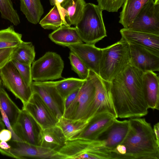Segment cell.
<instances>
[{
  "mask_svg": "<svg viewBox=\"0 0 159 159\" xmlns=\"http://www.w3.org/2000/svg\"><path fill=\"white\" fill-rule=\"evenodd\" d=\"M143 73L129 64L117 77L121 80L136 105L146 116L149 108L143 93Z\"/></svg>",
  "mask_w": 159,
  "mask_h": 159,
  "instance_id": "8",
  "label": "cell"
},
{
  "mask_svg": "<svg viewBox=\"0 0 159 159\" xmlns=\"http://www.w3.org/2000/svg\"><path fill=\"white\" fill-rule=\"evenodd\" d=\"M125 0H97L98 5L102 11L117 12Z\"/></svg>",
  "mask_w": 159,
  "mask_h": 159,
  "instance_id": "34",
  "label": "cell"
},
{
  "mask_svg": "<svg viewBox=\"0 0 159 159\" xmlns=\"http://www.w3.org/2000/svg\"><path fill=\"white\" fill-rule=\"evenodd\" d=\"M67 47L82 60L90 70L99 75L102 48L97 47L94 44L83 43Z\"/></svg>",
  "mask_w": 159,
  "mask_h": 159,
  "instance_id": "16",
  "label": "cell"
},
{
  "mask_svg": "<svg viewBox=\"0 0 159 159\" xmlns=\"http://www.w3.org/2000/svg\"><path fill=\"white\" fill-rule=\"evenodd\" d=\"M32 64V77L35 81L53 80L62 78L64 61L60 56L56 52H47Z\"/></svg>",
  "mask_w": 159,
  "mask_h": 159,
  "instance_id": "5",
  "label": "cell"
},
{
  "mask_svg": "<svg viewBox=\"0 0 159 159\" xmlns=\"http://www.w3.org/2000/svg\"><path fill=\"white\" fill-rule=\"evenodd\" d=\"M20 9L27 20L34 24L39 22L44 13L40 0H20Z\"/></svg>",
  "mask_w": 159,
  "mask_h": 159,
  "instance_id": "25",
  "label": "cell"
},
{
  "mask_svg": "<svg viewBox=\"0 0 159 159\" xmlns=\"http://www.w3.org/2000/svg\"><path fill=\"white\" fill-rule=\"evenodd\" d=\"M6 128V127L3 123L0 120V131L3 129Z\"/></svg>",
  "mask_w": 159,
  "mask_h": 159,
  "instance_id": "42",
  "label": "cell"
},
{
  "mask_svg": "<svg viewBox=\"0 0 159 159\" xmlns=\"http://www.w3.org/2000/svg\"><path fill=\"white\" fill-rule=\"evenodd\" d=\"M128 28L159 35V3L149 0L140 10Z\"/></svg>",
  "mask_w": 159,
  "mask_h": 159,
  "instance_id": "11",
  "label": "cell"
},
{
  "mask_svg": "<svg viewBox=\"0 0 159 159\" xmlns=\"http://www.w3.org/2000/svg\"><path fill=\"white\" fill-rule=\"evenodd\" d=\"M22 36L16 32L13 25L0 30V49L16 47L22 42Z\"/></svg>",
  "mask_w": 159,
  "mask_h": 159,
  "instance_id": "29",
  "label": "cell"
},
{
  "mask_svg": "<svg viewBox=\"0 0 159 159\" xmlns=\"http://www.w3.org/2000/svg\"><path fill=\"white\" fill-rule=\"evenodd\" d=\"M86 3L84 0H64L61 3L65 21L69 26H75L82 15Z\"/></svg>",
  "mask_w": 159,
  "mask_h": 159,
  "instance_id": "22",
  "label": "cell"
},
{
  "mask_svg": "<svg viewBox=\"0 0 159 159\" xmlns=\"http://www.w3.org/2000/svg\"><path fill=\"white\" fill-rule=\"evenodd\" d=\"M102 11L98 5L86 3L82 15L75 26L85 43L95 45L107 36Z\"/></svg>",
  "mask_w": 159,
  "mask_h": 159,
  "instance_id": "3",
  "label": "cell"
},
{
  "mask_svg": "<svg viewBox=\"0 0 159 159\" xmlns=\"http://www.w3.org/2000/svg\"><path fill=\"white\" fill-rule=\"evenodd\" d=\"M0 120L4 124L6 128L11 132L12 135L11 139L16 141H21L14 133L7 117L0 108Z\"/></svg>",
  "mask_w": 159,
  "mask_h": 159,
  "instance_id": "36",
  "label": "cell"
},
{
  "mask_svg": "<svg viewBox=\"0 0 159 159\" xmlns=\"http://www.w3.org/2000/svg\"><path fill=\"white\" fill-rule=\"evenodd\" d=\"M35 54L34 47L32 43L22 41L14 48L11 59L22 64L31 65L34 62Z\"/></svg>",
  "mask_w": 159,
  "mask_h": 159,
  "instance_id": "27",
  "label": "cell"
},
{
  "mask_svg": "<svg viewBox=\"0 0 159 159\" xmlns=\"http://www.w3.org/2000/svg\"><path fill=\"white\" fill-rule=\"evenodd\" d=\"M64 0H49L50 3L52 5L56 4L60 5Z\"/></svg>",
  "mask_w": 159,
  "mask_h": 159,
  "instance_id": "41",
  "label": "cell"
},
{
  "mask_svg": "<svg viewBox=\"0 0 159 159\" xmlns=\"http://www.w3.org/2000/svg\"><path fill=\"white\" fill-rule=\"evenodd\" d=\"M31 87L33 93L39 95L58 120L63 116L64 100L56 89L53 81H34Z\"/></svg>",
  "mask_w": 159,
  "mask_h": 159,
  "instance_id": "12",
  "label": "cell"
},
{
  "mask_svg": "<svg viewBox=\"0 0 159 159\" xmlns=\"http://www.w3.org/2000/svg\"><path fill=\"white\" fill-rule=\"evenodd\" d=\"M23 108L26 111L43 129L55 126L58 120L39 95L33 92Z\"/></svg>",
  "mask_w": 159,
  "mask_h": 159,
  "instance_id": "14",
  "label": "cell"
},
{
  "mask_svg": "<svg viewBox=\"0 0 159 159\" xmlns=\"http://www.w3.org/2000/svg\"><path fill=\"white\" fill-rule=\"evenodd\" d=\"M69 58L71 69L78 75L80 78L86 80L89 77V70L82 60L73 52H70Z\"/></svg>",
  "mask_w": 159,
  "mask_h": 159,
  "instance_id": "32",
  "label": "cell"
},
{
  "mask_svg": "<svg viewBox=\"0 0 159 159\" xmlns=\"http://www.w3.org/2000/svg\"><path fill=\"white\" fill-rule=\"evenodd\" d=\"M10 147V145L7 142L0 141V152L8 150Z\"/></svg>",
  "mask_w": 159,
  "mask_h": 159,
  "instance_id": "39",
  "label": "cell"
},
{
  "mask_svg": "<svg viewBox=\"0 0 159 159\" xmlns=\"http://www.w3.org/2000/svg\"><path fill=\"white\" fill-rule=\"evenodd\" d=\"M16 136L22 141L40 146L43 129L33 117L22 108L17 120L12 127Z\"/></svg>",
  "mask_w": 159,
  "mask_h": 159,
  "instance_id": "13",
  "label": "cell"
},
{
  "mask_svg": "<svg viewBox=\"0 0 159 159\" xmlns=\"http://www.w3.org/2000/svg\"><path fill=\"white\" fill-rule=\"evenodd\" d=\"M11 132L7 129H4L0 131V141L8 142L12 139Z\"/></svg>",
  "mask_w": 159,
  "mask_h": 159,
  "instance_id": "38",
  "label": "cell"
},
{
  "mask_svg": "<svg viewBox=\"0 0 159 159\" xmlns=\"http://www.w3.org/2000/svg\"><path fill=\"white\" fill-rule=\"evenodd\" d=\"M155 3H159V0H154Z\"/></svg>",
  "mask_w": 159,
  "mask_h": 159,
  "instance_id": "44",
  "label": "cell"
},
{
  "mask_svg": "<svg viewBox=\"0 0 159 159\" xmlns=\"http://www.w3.org/2000/svg\"><path fill=\"white\" fill-rule=\"evenodd\" d=\"M129 44L130 64L143 73L159 71V55L142 46Z\"/></svg>",
  "mask_w": 159,
  "mask_h": 159,
  "instance_id": "15",
  "label": "cell"
},
{
  "mask_svg": "<svg viewBox=\"0 0 159 159\" xmlns=\"http://www.w3.org/2000/svg\"><path fill=\"white\" fill-rule=\"evenodd\" d=\"M2 85L25 105L33 93L31 86L25 83L11 60L0 69Z\"/></svg>",
  "mask_w": 159,
  "mask_h": 159,
  "instance_id": "7",
  "label": "cell"
},
{
  "mask_svg": "<svg viewBox=\"0 0 159 159\" xmlns=\"http://www.w3.org/2000/svg\"><path fill=\"white\" fill-rule=\"evenodd\" d=\"M86 80L70 77L54 82L56 89L64 100L70 93L80 88Z\"/></svg>",
  "mask_w": 159,
  "mask_h": 159,
  "instance_id": "30",
  "label": "cell"
},
{
  "mask_svg": "<svg viewBox=\"0 0 159 159\" xmlns=\"http://www.w3.org/2000/svg\"><path fill=\"white\" fill-rule=\"evenodd\" d=\"M116 118L107 112L98 114L88 121L86 126L77 138L95 140Z\"/></svg>",
  "mask_w": 159,
  "mask_h": 159,
  "instance_id": "19",
  "label": "cell"
},
{
  "mask_svg": "<svg viewBox=\"0 0 159 159\" xmlns=\"http://www.w3.org/2000/svg\"><path fill=\"white\" fill-rule=\"evenodd\" d=\"M2 87V84L0 76V89Z\"/></svg>",
  "mask_w": 159,
  "mask_h": 159,
  "instance_id": "43",
  "label": "cell"
},
{
  "mask_svg": "<svg viewBox=\"0 0 159 159\" xmlns=\"http://www.w3.org/2000/svg\"><path fill=\"white\" fill-rule=\"evenodd\" d=\"M149 0H125L120 13L119 23L128 28L142 8Z\"/></svg>",
  "mask_w": 159,
  "mask_h": 159,
  "instance_id": "23",
  "label": "cell"
},
{
  "mask_svg": "<svg viewBox=\"0 0 159 159\" xmlns=\"http://www.w3.org/2000/svg\"><path fill=\"white\" fill-rule=\"evenodd\" d=\"M0 108L7 115L12 128L21 110L11 99L2 87L0 89Z\"/></svg>",
  "mask_w": 159,
  "mask_h": 159,
  "instance_id": "28",
  "label": "cell"
},
{
  "mask_svg": "<svg viewBox=\"0 0 159 159\" xmlns=\"http://www.w3.org/2000/svg\"><path fill=\"white\" fill-rule=\"evenodd\" d=\"M80 88L71 93L64 99L65 111L74 100L79 92Z\"/></svg>",
  "mask_w": 159,
  "mask_h": 159,
  "instance_id": "37",
  "label": "cell"
},
{
  "mask_svg": "<svg viewBox=\"0 0 159 159\" xmlns=\"http://www.w3.org/2000/svg\"><path fill=\"white\" fill-rule=\"evenodd\" d=\"M89 77L95 88L94 98L83 120L88 121L95 115L103 112L109 113L117 118L111 91V82L102 79L89 70Z\"/></svg>",
  "mask_w": 159,
  "mask_h": 159,
  "instance_id": "4",
  "label": "cell"
},
{
  "mask_svg": "<svg viewBox=\"0 0 159 159\" xmlns=\"http://www.w3.org/2000/svg\"><path fill=\"white\" fill-rule=\"evenodd\" d=\"M7 142L11 146L10 148L0 153L10 157L18 159H65L63 155L57 151L21 141L11 139Z\"/></svg>",
  "mask_w": 159,
  "mask_h": 159,
  "instance_id": "6",
  "label": "cell"
},
{
  "mask_svg": "<svg viewBox=\"0 0 159 159\" xmlns=\"http://www.w3.org/2000/svg\"><path fill=\"white\" fill-rule=\"evenodd\" d=\"M129 132L121 143L125 159H159V143L150 123L144 118H129Z\"/></svg>",
  "mask_w": 159,
  "mask_h": 159,
  "instance_id": "1",
  "label": "cell"
},
{
  "mask_svg": "<svg viewBox=\"0 0 159 159\" xmlns=\"http://www.w3.org/2000/svg\"><path fill=\"white\" fill-rule=\"evenodd\" d=\"M130 59L129 44L121 38L102 48L99 75L106 81L112 82L129 64Z\"/></svg>",
  "mask_w": 159,
  "mask_h": 159,
  "instance_id": "2",
  "label": "cell"
},
{
  "mask_svg": "<svg viewBox=\"0 0 159 159\" xmlns=\"http://www.w3.org/2000/svg\"><path fill=\"white\" fill-rule=\"evenodd\" d=\"M120 33L121 38L129 44L142 46L159 55V35L124 28Z\"/></svg>",
  "mask_w": 159,
  "mask_h": 159,
  "instance_id": "17",
  "label": "cell"
},
{
  "mask_svg": "<svg viewBox=\"0 0 159 159\" xmlns=\"http://www.w3.org/2000/svg\"><path fill=\"white\" fill-rule=\"evenodd\" d=\"M11 61L27 85L31 86L33 82L31 65L22 64L13 59H11Z\"/></svg>",
  "mask_w": 159,
  "mask_h": 159,
  "instance_id": "33",
  "label": "cell"
},
{
  "mask_svg": "<svg viewBox=\"0 0 159 159\" xmlns=\"http://www.w3.org/2000/svg\"><path fill=\"white\" fill-rule=\"evenodd\" d=\"M48 37L54 43L64 46L83 43L75 27L63 25L49 34Z\"/></svg>",
  "mask_w": 159,
  "mask_h": 159,
  "instance_id": "20",
  "label": "cell"
},
{
  "mask_svg": "<svg viewBox=\"0 0 159 159\" xmlns=\"http://www.w3.org/2000/svg\"><path fill=\"white\" fill-rule=\"evenodd\" d=\"M129 120L122 121L115 119L95 139L101 149L111 153L125 138L129 130Z\"/></svg>",
  "mask_w": 159,
  "mask_h": 159,
  "instance_id": "10",
  "label": "cell"
},
{
  "mask_svg": "<svg viewBox=\"0 0 159 159\" xmlns=\"http://www.w3.org/2000/svg\"><path fill=\"white\" fill-rule=\"evenodd\" d=\"M153 130L157 141L159 143V123H156L153 126Z\"/></svg>",
  "mask_w": 159,
  "mask_h": 159,
  "instance_id": "40",
  "label": "cell"
},
{
  "mask_svg": "<svg viewBox=\"0 0 159 159\" xmlns=\"http://www.w3.org/2000/svg\"><path fill=\"white\" fill-rule=\"evenodd\" d=\"M39 23L43 29L48 30H56L63 25L69 26L65 21L60 5L58 4L54 5Z\"/></svg>",
  "mask_w": 159,
  "mask_h": 159,
  "instance_id": "26",
  "label": "cell"
},
{
  "mask_svg": "<svg viewBox=\"0 0 159 159\" xmlns=\"http://www.w3.org/2000/svg\"><path fill=\"white\" fill-rule=\"evenodd\" d=\"M88 122L82 120L68 119L63 116L58 120L56 125L61 128L67 140L77 138Z\"/></svg>",
  "mask_w": 159,
  "mask_h": 159,
  "instance_id": "24",
  "label": "cell"
},
{
  "mask_svg": "<svg viewBox=\"0 0 159 159\" xmlns=\"http://www.w3.org/2000/svg\"><path fill=\"white\" fill-rule=\"evenodd\" d=\"M66 140L61 128L56 125L42 130L40 146L58 151Z\"/></svg>",
  "mask_w": 159,
  "mask_h": 159,
  "instance_id": "21",
  "label": "cell"
},
{
  "mask_svg": "<svg viewBox=\"0 0 159 159\" xmlns=\"http://www.w3.org/2000/svg\"><path fill=\"white\" fill-rule=\"evenodd\" d=\"M95 93L94 84L89 77L80 88L74 100L65 110L63 116L71 119L83 120Z\"/></svg>",
  "mask_w": 159,
  "mask_h": 159,
  "instance_id": "9",
  "label": "cell"
},
{
  "mask_svg": "<svg viewBox=\"0 0 159 159\" xmlns=\"http://www.w3.org/2000/svg\"><path fill=\"white\" fill-rule=\"evenodd\" d=\"M142 88L143 96L148 108L159 109V79L153 71L143 73Z\"/></svg>",
  "mask_w": 159,
  "mask_h": 159,
  "instance_id": "18",
  "label": "cell"
},
{
  "mask_svg": "<svg viewBox=\"0 0 159 159\" xmlns=\"http://www.w3.org/2000/svg\"><path fill=\"white\" fill-rule=\"evenodd\" d=\"M0 12L2 18L17 26L20 22L19 16L14 8L11 0H0Z\"/></svg>",
  "mask_w": 159,
  "mask_h": 159,
  "instance_id": "31",
  "label": "cell"
},
{
  "mask_svg": "<svg viewBox=\"0 0 159 159\" xmlns=\"http://www.w3.org/2000/svg\"><path fill=\"white\" fill-rule=\"evenodd\" d=\"M14 48L0 49V69L11 60Z\"/></svg>",
  "mask_w": 159,
  "mask_h": 159,
  "instance_id": "35",
  "label": "cell"
}]
</instances>
